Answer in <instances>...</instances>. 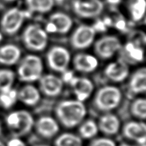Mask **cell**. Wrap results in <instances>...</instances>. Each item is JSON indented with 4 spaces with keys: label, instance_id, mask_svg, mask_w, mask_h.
<instances>
[{
    "label": "cell",
    "instance_id": "7a4b0ae2",
    "mask_svg": "<svg viewBox=\"0 0 146 146\" xmlns=\"http://www.w3.org/2000/svg\"><path fill=\"white\" fill-rule=\"evenodd\" d=\"M5 122L13 137L21 138L31 132L35 121L29 111L18 110L9 113L6 116Z\"/></svg>",
    "mask_w": 146,
    "mask_h": 146
},
{
    "label": "cell",
    "instance_id": "603a6c76",
    "mask_svg": "<svg viewBox=\"0 0 146 146\" xmlns=\"http://www.w3.org/2000/svg\"><path fill=\"white\" fill-rule=\"evenodd\" d=\"M127 9L133 22L143 21L146 16V0H128Z\"/></svg>",
    "mask_w": 146,
    "mask_h": 146
},
{
    "label": "cell",
    "instance_id": "8fae6325",
    "mask_svg": "<svg viewBox=\"0 0 146 146\" xmlns=\"http://www.w3.org/2000/svg\"><path fill=\"white\" fill-rule=\"evenodd\" d=\"M123 135L138 145H146V121L133 120L125 123L122 127Z\"/></svg>",
    "mask_w": 146,
    "mask_h": 146
},
{
    "label": "cell",
    "instance_id": "e575fe53",
    "mask_svg": "<svg viewBox=\"0 0 146 146\" xmlns=\"http://www.w3.org/2000/svg\"><path fill=\"white\" fill-rule=\"evenodd\" d=\"M0 146H6V145L2 142V141H0Z\"/></svg>",
    "mask_w": 146,
    "mask_h": 146
},
{
    "label": "cell",
    "instance_id": "9a60e30c",
    "mask_svg": "<svg viewBox=\"0 0 146 146\" xmlns=\"http://www.w3.org/2000/svg\"><path fill=\"white\" fill-rule=\"evenodd\" d=\"M34 128L38 135L45 139H51L56 136L60 130L58 121L48 115L38 118L34 123Z\"/></svg>",
    "mask_w": 146,
    "mask_h": 146
},
{
    "label": "cell",
    "instance_id": "f546056e",
    "mask_svg": "<svg viewBox=\"0 0 146 146\" xmlns=\"http://www.w3.org/2000/svg\"><path fill=\"white\" fill-rule=\"evenodd\" d=\"M129 41L135 45L145 48L146 46V32L143 30H135L131 32Z\"/></svg>",
    "mask_w": 146,
    "mask_h": 146
},
{
    "label": "cell",
    "instance_id": "d6986e66",
    "mask_svg": "<svg viewBox=\"0 0 146 146\" xmlns=\"http://www.w3.org/2000/svg\"><path fill=\"white\" fill-rule=\"evenodd\" d=\"M74 67L77 71L84 74L94 72L98 67V60L95 56L86 53H78L73 59Z\"/></svg>",
    "mask_w": 146,
    "mask_h": 146
},
{
    "label": "cell",
    "instance_id": "484cf974",
    "mask_svg": "<svg viewBox=\"0 0 146 146\" xmlns=\"http://www.w3.org/2000/svg\"><path fill=\"white\" fill-rule=\"evenodd\" d=\"M26 5L29 11L38 14H46L54 7V0H25Z\"/></svg>",
    "mask_w": 146,
    "mask_h": 146
},
{
    "label": "cell",
    "instance_id": "4316f807",
    "mask_svg": "<svg viewBox=\"0 0 146 146\" xmlns=\"http://www.w3.org/2000/svg\"><path fill=\"white\" fill-rule=\"evenodd\" d=\"M55 146H83L82 138L71 133H64L56 137Z\"/></svg>",
    "mask_w": 146,
    "mask_h": 146
},
{
    "label": "cell",
    "instance_id": "8992f818",
    "mask_svg": "<svg viewBox=\"0 0 146 146\" xmlns=\"http://www.w3.org/2000/svg\"><path fill=\"white\" fill-rule=\"evenodd\" d=\"M25 18L26 14L23 10L17 7L9 9L0 19V31L6 35H14L21 28Z\"/></svg>",
    "mask_w": 146,
    "mask_h": 146
},
{
    "label": "cell",
    "instance_id": "4fadbf2b",
    "mask_svg": "<svg viewBox=\"0 0 146 146\" xmlns=\"http://www.w3.org/2000/svg\"><path fill=\"white\" fill-rule=\"evenodd\" d=\"M39 91L48 97H56L61 94L64 88V81L52 74H43L38 80Z\"/></svg>",
    "mask_w": 146,
    "mask_h": 146
},
{
    "label": "cell",
    "instance_id": "30bf717a",
    "mask_svg": "<svg viewBox=\"0 0 146 146\" xmlns=\"http://www.w3.org/2000/svg\"><path fill=\"white\" fill-rule=\"evenodd\" d=\"M72 9L80 18L93 19L102 13L104 5L101 0H73Z\"/></svg>",
    "mask_w": 146,
    "mask_h": 146
},
{
    "label": "cell",
    "instance_id": "836d02e7",
    "mask_svg": "<svg viewBox=\"0 0 146 146\" xmlns=\"http://www.w3.org/2000/svg\"><path fill=\"white\" fill-rule=\"evenodd\" d=\"M5 2H13V1H15L16 0H3Z\"/></svg>",
    "mask_w": 146,
    "mask_h": 146
},
{
    "label": "cell",
    "instance_id": "277c9868",
    "mask_svg": "<svg viewBox=\"0 0 146 146\" xmlns=\"http://www.w3.org/2000/svg\"><path fill=\"white\" fill-rule=\"evenodd\" d=\"M44 65L41 58L34 54L25 56L20 61L17 75L21 81L27 84L38 81L43 75Z\"/></svg>",
    "mask_w": 146,
    "mask_h": 146
},
{
    "label": "cell",
    "instance_id": "d6a6232c",
    "mask_svg": "<svg viewBox=\"0 0 146 146\" xmlns=\"http://www.w3.org/2000/svg\"><path fill=\"white\" fill-rule=\"evenodd\" d=\"M3 39V34L1 31H0V42L1 41V40Z\"/></svg>",
    "mask_w": 146,
    "mask_h": 146
},
{
    "label": "cell",
    "instance_id": "5bb4252c",
    "mask_svg": "<svg viewBox=\"0 0 146 146\" xmlns=\"http://www.w3.org/2000/svg\"><path fill=\"white\" fill-rule=\"evenodd\" d=\"M104 74L112 82H123L130 76L129 64L123 59L113 61L106 66Z\"/></svg>",
    "mask_w": 146,
    "mask_h": 146
},
{
    "label": "cell",
    "instance_id": "3957f363",
    "mask_svg": "<svg viewBox=\"0 0 146 146\" xmlns=\"http://www.w3.org/2000/svg\"><path fill=\"white\" fill-rule=\"evenodd\" d=\"M122 92L115 86H105L97 91L94 96V104L97 110L109 113L119 106L122 101Z\"/></svg>",
    "mask_w": 146,
    "mask_h": 146
},
{
    "label": "cell",
    "instance_id": "ac0fdd59",
    "mask_svg": "<svg viewBox=\"0 0 146 146\" xmlns=\"http://www.w3.org/2000/svg\"><path fill=\"white\" fill-rule=\"evenodd\" d=\"M128 89L135 96L146 94V66L135 69L129 76Z\"/></svg>",
    "mask_w": 146,
    "mask_h": 146
},
{
    "label": "cell",
    "instance_id": "6da1fadb",
    "mask_svg": "<svg viewBox=\"0 0 146 146\" xmlns=\"http://www.w3.org/2000/svg\"><path fill=\"white\" fill-rule=\"evenodd\" d=\"M55 113L58 123L66 128H73L85 120L87 110L84 102L76 99L64 100L57 104Z\"/></svg>",
    "mask_w": 146,
    "mask_h": 146
},
{
    "label": "cell",
    "instance_id": "ffe728a7",
    "mask_svg": "<svg viewBox=\"0 0 146 146\" xmlns=\"http://www.w3.org/2000/svg\"><path fill=\"white\" fill-rule=\"evenodd\" d=\"M21 56V48L16 44H6L0 46V65H14L20 61Z\"/></svg>",
    "mask_w": 146,
    "mask_h": 146
},
{
    "label": "cell",
    "instance_id": "f1b7e54d",
    "mask_svg": "<svg viewBox=\"0 0 146 146\" xmlns=\"http://www.w3.org/2000/svg\"><path fill=\"white\" fill-rule=\"evenodd\" d=\"M17 98V91L11 89L4 93H0V105L4 108H9L14 105Z\"/></svg>",
    "mask_w": 146,
    "mask_h": 146
},
{
    "label": "cell",
    "instance_id": "83f0119b",
    "mask_svg": "<svg viewBox=\"0 0 146 146\" xmlns=\"http://www.w3.org/2000/svg\"><path fill=\"white\" fill-rule=\"evenodd\" d=\"M15 74L8 68L0 69V93L7 92L12 89L15 81Z\"/></svg>",
    "mask_w": 146,
    "mask_h": 146
},
{
    "label": "cell",
    "instance_id": "74e56055",
    "mask_svg": "<svg viewBox=\"0 0 146 146\" xmlns=\"http://www.w3.org/2000/svg\"><path fill=\"white\" fill-rule=\"evenodd\" d=\"M1 127H0V135H1Z\"/></svg>",
    "mask_w": 146,
    "mask_h": 146
},
{
    "label": "cell",
    "instance_id": "44dd1931",
    "mask_svg": "<svg viewBox=\"0 0 146 146\" xmlns=\"http://www.w3.org/2000/svg\"><path fill=\"white\" fill-rule=\"evenodd\" d=\"M121 50H123L124 56L122 59L128 64H141L146 57L145 48L135 45L129 41L122 46Z\"/></svg>",
    "mask_w": 146,
    "mask_h": 146
},
{
    "label": "cell",
    "instance_id": "9c48e42d",
    "mask_svg": "<svg viewBox=\"0 0 146 146\" xmlns=\"http://www.w3.org/2000/svg\"><path fill=\"white\" fill-rule=\"evenodd\" d=\"M96 30L87 24L78 26L73 31L70 38L71 46L77 50H83L91 46L94 43Z\"/></svg>",
    "mask_w": 146,
    "mask_h": 146
},
{
    "label": "cell",
    "instance_id": "7c38bea8",
    "mask_svg": "<svg viewBox=\"0 0 146 146\" xmlns=\"http://www.w3.org/2000/svg\"><path fill=\"white\" fill-rule=\"evenodd\" d=\"M74 21L71 17L62 11H56L48 18L46 31L58 34H66L71 29Z\"/></svg>",
    "mask_w": 146,
    "mask_h": 146
},
{
    "label": "cell",
    "instance_id": "8d00e7d4",
    "mask_svg": "<svg viewBox=\"0 0 146 146\" xmlns=\"http://www.w3.org/2000/svg\"><path fill=\"white\" fill-rule=\"evenodd\" d=\"M35 146H49V145H36Z\"/></svg>",
    "mask_w": 146,
    "mask_h": 146
},
{
    "label": "cell",
    "instance_id": "52a82bcc",
    "mask_svg": "<svg viewBox=\"0 0 146 146\" xmlns=\"http://www.w3.org/2000/svg\"><path fill=\"white\" fill-rule=\"evenodd\" d=\"M47 65L55 72L64 73L71 62V54L66 47L56 45L48 49L46 54Z\"/></svg>",
    "mask_w": 146,
    "mask_h": 146
},
{
    "label": "cell",
    "instance_id": "1f68e13d",
    "mask_svg": "<svg viewBox=\"0 0 146 146\" xmlns=\"http://www.w3.org/2000/svg\"><path fill=\"white\" fill-rule=\"evenodd\" d=\"M6 146H27L25 143L22 141L20 138L17 137H13L6 144Z\"/></svg>",
    "mask_w": 146,
    "mask_h": 146
},
{
    "label": "cell",
    "instance_id": "e0dca14e",
    "mask_svg": "<svg viewBox=\"0 0 146 146\" xmlns=\"http://www.w3.org/2000/svg\"><path fill=\"white\" fill-rule=\"evenodd\" d=\"M100 131L108 136L116 135L121 128L120 118L112 113H104L97 123Z\"/></svg>",
    "mask_w": 146,
    "mask_h": 146
},
{
    "label": "cell",
    "instance_id": "ba28073f",
    "mask_svg": "<svg viewBox=\"0 0 146 146\" xmlns=\"http://www.w3.org/2000/svg\"><path fill=\"white\" fill-rule=\"evenodd\" d=\"M122 48L121 41L116 36L106 35L96 40L94 44L96 54L101 59L112 58Z\"/></svg>",
    "mask_w": 146,
    "mask_h": 146
},
{
    "label": "cell",
    "instance_id": "2e32d148",
    "mask_svg": "<svg viewBox=\"0 0 146 146\" xmlns=\"http://www.w3.org/2000/svg\"><path fill=\"white\" fill-rule=\"evenodd\" d=\"M70 84L76 100L81 102L88 99L94 89V83L86 77H73L70 80Z\"/></svg>",
    "mask_w": 146,
    "mask_h": 146
},
{
    "label": "cell",
    "instance_id": "5b68a950",
    "mask_svg": "<svg viewBox=\"0 0 146 146\" xmlns=\"http://www.w3.org/2000/svg\"><path fill=\"white\" fill-rule=\"evenodd\" d=\"M22 41L27 49L42 51L48 44V34L46 30L36 24H30L24 29L21 36Z\"/></svg>",
    "mask_w": 146,
    "mask_h": 146
},
{
    "label": "cell",
    "instance_id": "f35d334b",
    "mask_svg": "<svg viewBox=\"0 0 146 146\" xmlns=\"http://www.w3.org/2000/svg\"><path fill=\"white\" fill-rule=\"evenodd\" d=\"M145 58H146V57H145Z\"/></svg>",
    "mask_w": 146,
    "mask_h": 146
},
{
    "label": "cell",
    "instance_id": "4dcf8cb0",
    "mask_svg": "<svg viewBox=\"0 0 146 146\" xmlns=\"http://www.w3.org/2000/svg\"><path fill=\"white\" fill-rule=\"evenodd\" d=\"M88 146H117L112 139L106 137L94 138Z\"/></svg>",
    "mask_w": 146,
    "mask_h": 146
},
{
    "label": "cell",
    "instance_id": "cb8c5ba5",
    "mask_svg": "<svg viewBox=\"0 0 146 146\" xmlns=\"http://www.w3.org/2000/svg\"><path fill=\"white\" fill-rule=\"evenodd\" d=\"M78 126V135L82 139H93L99 131L98 124L92 119L84 120Z\"/></svg>",
    "mask_w": 146,
    "mask_h": 146
},
{
    "label": "cell",
    "instance_id": "d4e9b609",
    "mask_svg": "<svg viewBox=\"0 0 146 146\" xmlns=\"http://www.w3.org/2000/svg\"><path fill=\"white\" fill-rule=\"evenodd\" d=\"M130 112L135 120L146 121V97L135 98L130 106Z\"/></svg>",
    "mask_w": 146,
    "mask_h": 146
},
{
    "label": "cell",
    "instance_id": "d590c367",
    "mask_svg": "<svg viewBox=\"0 0 146 146\" xmlns=\"http://www.w3.org/2000/svg\"><path fill=\"white\" fill-rule=\"evenodd\" d=\"M143 23H144V24H145V27H146V16L145 17V18H144V19H143Z\"/></svg>",
    "mask_w": 146,
    "mask_h": 146
},
{
    "label": "cell",
    "instance_id": "7402d4cb",
    "mask_svg": "<svg viewBox=\"0 0 146 146\" xmlns=\"http://www.w3.org/2000/svg\"><path fill=\"white\" fill-rule=\"evenodd\" d=\"M17 98L26 106H35L41 99V92L36 86L27 84L17 91Z\"/></svg>",
    "mask_w": 146,
    "mask_h": 146
}]
</instances>
